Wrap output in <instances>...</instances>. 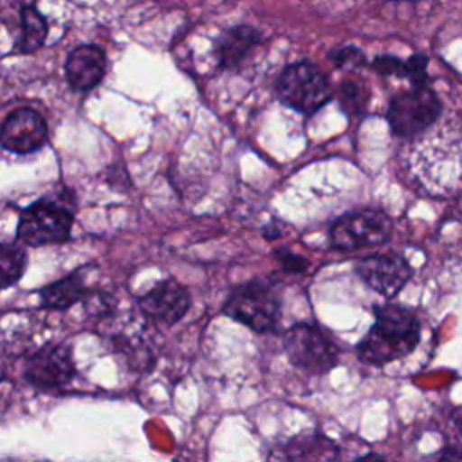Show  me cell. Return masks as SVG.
Returning <instances> with one entry per match:
<instances>
[{
    "mask_svg": "<svg viewBox=\"0 0 462 462\" xmlns=\"http://www.w3.org/2000/svg\"><path fill=\"white\" fill-rule=\"evenodd\" d=\"M356 273L363 282L383 296H395L410 280L411 267L399 254H370L356 263Z\"/></svg>",
    "mask_w": 462,
    "mask_h": 462,
    "instance_id": "obj_8",
    "label": "cell"
},
{
    "mask_svg": "<svg viewBox=\"0 0 462 462\" xmlns=\"http://www.w3.org/2000/svg\"><path fill=\"white\" fill-rule=\"evenodd\" d=\"M139 305L146 316L171 325L186 314L189 307V296L186 289L175 280H164L144 296H141Z\"/></svg>",
    "mask_w": 462,
    "mask_h": 462,
    "instance_id": "obj_11",
    "label": "cell"
},
{
    "mask_svg": "<svg viewBox=\"0 0 462 462\" xmlns=\"http://www.w3.org/2000/svg\"><path fill=\"white\" fill-rule=\"evenodd\" d=\"M278 97L283 105L312 114L330 99V85L325 74L310 61H296L285 67L276 83Z\"/></svg>",
    "mask_w": 462,
    "mask_h": 462,
    "instance_id": "obj_2",
    "label": "cell"
},
{
    "mask_svg": "<svg viewBox=\"0 0 462 462\" xmlns=\"http://www.w3.org/2000/svg\"><path fill=\"white\" fill-rule=\"evenodd\" d=\"M4 375H5V372H4V366H2V363H0V381L4 379Z\"/></svg>",
    "mask_w": 462,
    "mask_h": 462,
    "instance_id": "obj_23",
    "label": "cell"
},
{
    "mask_svg": "<svg viewBox=\"0 0 462 462\" xmlns=\"http://www.w3.org/2000/svg\"><path fill=\"white\" fill-rule=\"evenodd\" d=\"M283 262V267L289 271H303L305 269V262L300 256H292V254H282L280 256Z\"/></svg>",
    "mask_w": 462,
    "mask_h": 462,
    "instance_id": "obj_21",
    "label": "cell"
},
{
    "mask_svg": "<svg viewBox=\"0 0 462 462\" xmlns=\"http://www.w3.org/2000/svg\"><path fill=\"white\" fill-rule=\"evenodd\" d=\"M283 346L291 363L312 375L328 372L337 361L336 343L314 325L298 323L291 327L285 332Z\"/></svg>",
    "mask_w": 462,
    "mask_h": 462,
    "instance_id": "obj_3",
    "label": "cell"
},
{
    "mask_svg": "<svg viewBox=\"0 0 462 462\" xmlns=\"http://www.w3.org/2000/svg\"><path fill=\"white\" fill-rule=\"evenodd\" d=\"M70 211L54 202L38 200L22 211L18 238L29 245L65 242L70 236Z\"/></svg>",
    "mask_w": 462,
    "mask_h": 462,
    "instance_id": "obj_7",
    "label": "cell"
},
{
    "mask_svg": "<svg viewBox=\"0 0 462 462\" xmlns=\"http://www.w3.org/2000/svg\"><path fill=\"white\" fill-rule=\"evenodd\" d=\"M420 337L415 314L404 307L386 305L377 310L375 323L357 345V356L370 365H386L413 352Z\"/></svg>",
    "mask_w": 462,
    "mask_h": 462,
    "instance_id": "obj_1",
    "label": "cell"
},
{
    "mask_svg": "<svg viewBox=\"0 0 462 462\" xmlns=\"http://www.w3.org/2000/svg\"><path fill=\"white\" fill-rule=\"evenodd\" d=\"M20 40H18V51L22 52H32L40 49L45 42L47 25L42 14L34 7H23L22 18H20Z\"/></svg>",
    "mask_w": 462,
    "mask_h": 462,
    "instance_id": "obj_16",
    "label": "cell"
},
{
    "mask_svg": "<svg viewBox=\"0 0 462 462\" xmlns=\"http://www.w3.org/2000/svg\"><path fill=\"white\" fill-rule=\"evenodd\" d=\"M291 462H336V446L323 437H307L291 446Z\"/></svg>",
    "mask_w": 462,
    "mask_h": 462,
    "instance_id": "obj_15",
    "label": "cell"
},
{
    "mask_svg": "<svg viewBox=\"0 0 462 462\" xmlns=\"http://www.w3.org/2000/svg\"><path fill=\"white\" fill-rule=\"evenodd\" d=\"M440 114V101L428 87H413L392 99L388 106V123L393 134L401 137H415L424 132Z\"/></svg>",
    "mask_w": 462,
    "mask_h": 462,
    "instance_id": "obj_4",
    "label": "cell"
},
{
    "mask_svg": "<svg viewBox=\"0 0 462 462\" xmlns=\"http://www.w3.org/2000/svg\"><path fill=\"white\" fill-rule=\"evenodd\" d=\"M428 58L422 54H413L404 61V76L410 78V81H413V87H420L426 85L428 79Z\"/></svg>",
    "mask_w": 462,
    "mask_h": 462,
    "instance_id": "obj_18",
    "label": "cell"
},
{
    "mask_svg": "<svg viewBox=\"0 0 462 462\" xmlns=\"http://www.w3.org/2000/svg\"><path fill=\"white\" fill-rule=\"evenodd\" d=\"M76 374L72 356L65 345H49L36 350L25 365V377L45 388H54L69 383Z\"/></svg>",
    "mask_w": 462,
    "mask_h": 462,
    "instance_id": "obj_10",
    "label": "cell"
},
{
    "mask_svg": "<svg viewBox=\"0 0 462 462\" xmlns=\"http://www.w3.org/2000/svg\"><path fill=\"white\" fill-rule=\"evenodd\" d=\"M42 305L49 309H67L85 296V287L76 274L61 278L42 289Z\"/></svg>",
    "mask_w": 462,
    "mask_h": 462,
    "instance_id": "obj_14",
    "label": "cell"
},
{
    "mask_svg": "<svg viewBox=\"0 0 462 462\" xmlns=\"http://www.w3.org/2000/svg\"><path fill=\"white\" fill-rule=\"evenodd\" d=\"M260 34L249 25H236L226 31L217 42V58L220 67L235 69L258 43Z\"/></svg>",
    "mask_w": 462,
    "mask_h": 462,
    "instance_id": "obj_13",
    "label": "cell"
},
{
    "mask_svg": "<svg viewBox=\"0 0 462 462\" xmlns=\"http://www.w3.org/2000/svg\"><path fill=\"white\" fill-rule=\"evenodd\" d=\"M424 462H462V451L453 446H448L442 451L428 457Z\"/></svg>",
    "mask_w": 462,
    "mask_h": 462,
    "instance_id": "obj_20",
    "label": "cell"
},
{
    "mask_svg": "<svg viewBox=\"0 0 462 462\" xmlns=\"http://www.w3.org/2000/svg\"><path fill=\"white\" fill-rule=\"evenodd\" d=\"M25 271V253L18 245L0 244V289L16 283Z\"/></svg>",
    "mask_w": 462,
    "mask_h": 462,
    "instance_id": "obj_17",
    "label": "cell"
},
{
    "mask_svg": "<svg viewBox=\"0 0 462 462\" xmlns=\"http://www.w3.org/2000/svg\"><path fill=\"white\" fill-rule=\"evenodd\" d=\"M105 52L96 45H81L74 49L65 63V74L72 88L90 90L105 74Z\"/></svg>",
    "mask_w": 462,
    "mask_h": 462,
    "instance_id": "obj_12",
    "label": "cell"
},
{
    "mask_svg": "<svg viewBox=\"0 0 462 462\" xmlns=\"http://www.w3.org/2000/svg\"><path fill=\"white\" fill-rule=\"evenodd\" d=\"M374 69L379 70L381 74H397V76H404V61L393 58V56H383V58H377L374 61Z\"/></svg>",
    "mask_w": 462,
    "mask_h": 462,
    "instance_id": "obj_19",
    "label": "cell"
},
{
    "mask_svg": "<svg viewBox=\"0 0 462 462\" xmlns=\"http://www.w3.org/2000/svg\"><path fill=\"white\" fill-rule=\"evenodd\" d=\"M47 126L43 117L32 108H18L11 112L0 126V144L16 153H29L43 146Z\"/></svg>",
    "mask_w": 462,
    "mask_h": 462,
    "instance_id": "obj_9",
    "label": "cell"
},
{
    "mask_svg": "<svg viewBox=\"0 0 462 462\" xmlns=\"http://www.w3.org/2000/svg\"><path fill=\"white\" fill-rule=\"evenodd\" d=\"M392 220L377 209H361L339 217L330 227V240L336 249L357 251L388 240Z\"/></svg>",
    "mask_w": 462,
    "mask_h": 462,
    "instance_id": "obj_6",
    "label": "cell"
},
{
    "mask_svg": "<svg viewBox=\"0 0 462 462\" xmlns=\"http://www.w3.org/2000/svg\"><path fill=\"white\" fill-rule=\"evenodd\" d=\"M224 312L256 332H267L278 321L280 303L265 283L249 282L229 294Z\"/></svg>",
    "mask_w": 462,
    "mask_h": 462,
    "instance_id": "obj_5",
    "label": "cell"
},
{
    "mask_svg": "<svg viewBox=\"0 0 462 462\" xmlns=\"http://www.w3.org/2000/svg\"><path fill=\"white\" fill-rule=\"evenodd\" d=\"M356 462H388L384 457L381 455H375V453H368V455H363L361 458H357Z\"/></svg>",
    "mask_w": 462,
    "mask_h": 462,
    "instance_id": "obj_22",
    "label": "cell"
}]
</instances>
